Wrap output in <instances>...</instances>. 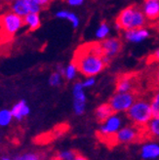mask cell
Segmentation results:
<instances>
[{
	"label": "cell",
	"mask_w": 159,
	"mask_h": 160,
	"mask_svg": "<svg viewBox=\"0 0 159 160\" xmlns=\"http://www.w3.org/2000/svg\"><path fill=\"white\" fill-rule=\"evenodd\" d=\"M72 62L76 65L78 72L89 77L101 73L111 61L105 57L101 42H90L77 48Z\"/></svg>",
	"instance_id": "cell-1"
},
{
	"label": "cell",
	"mask_w": 159,
	"mask_h": 160,
	"mask_svg": "<svg viewBox=\"0 0 159 160\" xmlns=\"http://www.w3.org/2000/svg\"><path fill=\"white\" fill-rule=\"evenodd\" d=\"M147 18L140 8L136 5L126 7L118 14L115 20V28L118 30H128L132 28H144Z\"/></svg>",
	"instance_id": "cell-2"
},
{
	"label": "cell",
	"mask_w": 159,
	"mask_h": 160,
	"mask_svg": "<svg viewBox=\"0 0 159 160\" xmlns=\"http://www.w3.org/2000/svg\"><path fill=\"white\" fill-rule=\"evenodd\" d=\"M126 114L132 124L141 129L145 128L153 117L150 102L145 99H137L132 107L126 111Z\"/></svg>",
	"instance_id": "cell-3"
},
{
	"label": "cell",
	"mask_w": 159,
	"mask_h": 160,
	"mask_svg": "<svg viewBox=\"0 0 159 160\" xmlns=\"http://www.w3.org/2000/svg\"><path fill=\"white\" fill-rule=\"evenodd\" d=\"M25 26L23 18L10 11L0 17V28L5 37H12Z\"/></svg>",
	"instance_id": "cell-4"
},
{
	"label": "cell",
	"mask_w": 159,
	"mask_h": 160,
	"mask_svg": "<svg viewBox=\"0 0 159 160\" xmlns=\"http://www.w3.org/2000/svg\"><path fill=\"white\" fill-rule=\"evenodd\" d=\"M142 129L135 126H125L121 127L119 131L113 136L110 143L111 145H129L138 142L139 138H142Z\"/></svg>",
	"instance_id": "cell-5"
},
{
	"label": "cell",
	"mask_w": 159,
	"mask_h": 160,
	"mask_svg": "<svg viewBox=\"0 0 159 160\" xmlns=\"http://www.w3.org/2000/svg\"><path fill=\"white\" fill-rule=\"evenodd\" d=\"M137 98V92H126V93H115L108 101L111 108L114 113L126 112Z\"/></svg>",
	"instance_id": "cell-6"
},
{
	"label": "cell",
	"mask_w": 159,
	"mask_h": 160,
	"mask_svg": "<svg viewBox=\"0 0 159 160\" xmlns=\"http://www.w3.org/2000/svg\"><path fill=\"white\" fill-rule=\"evenodd\" d=\"M122 126V119L117 115V113H113L109 116L105 122L101 123V126L98 131V136L101 139H105L106 141L112 140L113 136L119 131Z\"/></svg>",
	"instance_id": "cell-7"
},
{
	"label": "cell",
	"mask_w": 159,
	"mask_h": 160,
	"mask_svg": "<svg viewBox=\"0 0 159 160\" xmlns=\"http://www.w3.org/2000/svg\"><path fill=\"white\" fill-rule=\"evenodd\" d=\"M82 81H76L72 87L73 95V111L76 115H82L86 109V94Z\"/></svg>",
	"instance_id": "cell-8"
},
{
	"label": "cell",
	"mask_w": 159,
	"mask_h": 160,
	"mask_svg": "<svg viewBox=\"0 0 159 160\" xmlns=\"http://www.w3.org/2000/svg\"><path fill=\"white\" fill-rule=\"evenodd\" d=\"M101 45L105 57L110 61L116 57L122 50V41L116 37H110L102 40Z\"/></svg>",
	"instance_id": "cell-9"
},
{
	"label": "cell",
	"mask_w": 159,
	"mask_h": 160,
	"mask_svg": "<svg viewBox=\"0 0 159 160\" xmlns=\"http://www.w3.org/2000/svg\"><path fill=\"white\" fill-rule=\"evenodd\" d=\"M136 75L135 74H121L115 82L116 93L137 92L136 90Z\"/></svg>",
	"instance_id": "cell-10"
},
{
	"label": "cell",
	"mask_w": 159,
	"mask_h": 160,
	"mask_svg": "<svg viewBox=\"0 0 159 160\" xmlns=\"http://www.w3.org/2000/svg\"><path fill=\"white\" fill-rule=\"evenodd\" d=\"M140 156L142 160H155L159 158V143L147 142L141 147Z\"/></svg>",
	"instance_id": "cell-11"
},
{
	"label": "cell",
	"mask_w": 159,
	"mask_h": 160,
	"mask_svg": "<svg viewBox=\"0 0 159 160\" xmlns=\"http://www.w3.org/2000/svg\"><path fill=\"white\" fill-rule=\"evenodd\" d=\"M149 36V31L145 28H132L125 30L124 32V38L128 42L132 43H141Z\"/></svg>",
	"instance_id": "cell-12"
},
{
	"label": "cell",
	"mask_w": 159,
	"mask_h": 160,
	"mask_svg": "<svg viewBox=\"0 0 159 160\" xmlns=\"http://www.w3.org/2000/svg\"><path fill=\"white\" fill-rule=\"evenodd\" d=\"M147 20L154 22L159 19V0H144L142 7Z\"/></svg>",
	"instance_id": "cell-13"
},
{
	"label": "cell",
	"mask_w": 159,
	"mask_h": 160,
	"mask_svg": "<svg viewBox=\"0 0 159 160\" xmlns=\"http://www.w3.org/2000/svg\"><path fill=\"white\" fill-rule=\"evenodd\" d=\"M11 112L15 119L22 120L30 113V108L25 100H21L13 106Z\"/></svg>",
	"instance_id": "cell-14"
},
{
	"label": "cell",
	"mask_w": 159,
	"mask_h": 160,
	"mask_svg": "<svg viewBox=\"0 0 159 160\" xmlns=\"http://www.w3.org/2000/svg\"><path fill=\"white\" fill-rule=\"evenodd\" d=\"M142 134L148 137V139L159 140V116L150 119L145 128H142Z\"/></svg>",
	"instance_id": "cell-15"
},
{
	"label": "cell",
	"mask_w": 159,
	"mask_h": 160,
	"mask_svg": "<svg viewBox=\"0 0 159 160\" xmlns=\"http://www.w3.org/2000/svg\"><path fill=\"white\" fill-rule=\"evenodd\" d=\"M23 25L30 31L38 29L41 26V18L39 13H28L26 15L23 17Z\"/></svg>",
	"instance_id": "cell-16"
},
{
	"label": "cell",
	"mask_w": 159,
	"mask_h": 160,
	"mask_svg": "<svg viewBox=\"0 0 159 160\" xmlns=\"http://www.w3.org/2000/svg\"><path fill=\"white\" fill-rule=\"evenodd\" d=\"M114 113L113 109L111 108L110 105L108 102H106V103H102L100 105L96 110H95V116H96V119L99 123H102L105 122L106 120L111 116Z\"/></svg>",
	"instance_id": "cell-17"
},
{
	"label": "cell",
	"mask_w": 159,
	"mask_h": 160,
	"mask_svg": "<svg viewBox=\"0 0 159 160\" xmlns=\"http://www.w3.org/2000/svg\"><path fill=\"white\" fill-rule=\"evenodd\" d=\"M55 16H56V18H58V19L68 21L74 29L78 28L79 25H80V20H79L78 16L73 12H69L67 10H60L56 13Z\"/></svg>",
	"instance_id": "cell-18"
},
{
	"label": "cell",
	"mask_w": 159,
	"mask_h": 160,
	"mask_svg": "<svg viewBox=\"0 0 159 160\" xmlns=\"http://www.w3.org/2000/svg\"><path fill=\"white\" fill-rule=\"evenodd\" d=\"M10 7L12 12L21 16L22 18L29 13L26 0H12Z\"/></svg>",
	"instance_id": "cell-19"
},
{
	"label": "cell",
	"mask_w": 159,
	"mask_h": 160,
	"mask_svg": "<svg viewBox=\"0 0 159 160\" xmlns=\"http://www.w3.org/2000/svg\"><path fill=\"white\" fill-rule=\"evenodd\" d=\"M77 72H78V68L76 67L75 63L71 61L68 65L65 68V73H63V77H65L67 80L70 81V80H73L76 75H77Z\"/></svg>",
	"instance_id": "cell-20"
},
{
	"label": "cell",
	"mask_w": 159,
	"mask_h": 160,
	"mask_svg": "<svg viewBox=\"0 0 159 160\" xmlns=\"http://www.w3.org/2000/svg\"><path fill=\"white\" fill-rule=\"evenodd\" d=\"M13 114L11 112V109H1L0 110V126L6 127L9 125L13 120Z\"/></svg>",
	"instance_id": "cell-21"
},
{
	"label": "cell",
	"mask_w": 159,
	"mask_h": 160,
	"mask_svg": "<svg viewBox=\"0 0 159 160\" xmlns=\"http://www.w3.org/2000/svg\"><path fill=\"white\" fill-rule=\"evenodd\" d=\"M110 28L108 27V25L106 22H101V25L99 26V28L96 30V38L99 40H104L107 37V35L109 34Z\"/></svg>",
	"instance_id": "cell-22"
},
{
	"label": "cell",
	"mask_w": 159,
	"mask_h": 160,
	"mask_svg": "<svg viewBox=\"0 0 159 160\" xmlns=\"http://www.w3.org/2000/svg\"><path fill=\"white\" fill-rule=\"evenodd\" d=\"M62 75L58 72L57 70L54 71V72H52L49 76V79H48V83L50 86L52 87H59L62 85Z\"/></svg>",
	"instance_id": "cell-23"
},
{
	"label": "cell",
	"mask_w": 159,
	"mask_h": 160,
	"mask_svg": "<svg viewBox=\"0 0 159 160\" xmlns=\"http://www.w3.org/2000/svg\"><path fill=\"white\" fill-rule=\"evenodd\" d=\"M29 13H40L44 8L39 0H26Z\"/></svg>",
	"instance_id": "cell-24"
},
{
	"label": "cell",
	"mask_w": 159,
	"mask_h": 160,
	"mask_svg": "<svg viewBox=\"0 0 159 160\" xmlns=\"http://www.w3.org/2000/svg\"><path fill=\"white\" fill-rule=\"evenodd\" d=\"M150 107H152L153 117H158L159 116V90L152 98V101H150Z\"/></svg>",
	"instance_id": "cell-25"
},
{
	"label": "cell",
	"mask_w": 159,
	"mask_h": 160,
	"mask_svg": "<svg viewBox=\"0 0 159 160\" xmlns=\"http://www.w3.org/2000/svg\"><path fill=\"white\" fill-rule=\"evenodd\" d=\"M77 153L73 150H62L58 154L59 160H74Z\"/></svg>",
	"instance_id": "cell-26"
},
{
	"label": "cell",
	"mask_w": 159,
	"mask_h": 160,
	"mask_svg": "<svg viewBox=\"0 0 159 160\" xmlns=\"http://www.w3.org/2000/svg\"><path fill=\"white\" fill-rule=\"evenodd\" d=\"M147 62L148 65H150V63H159V48L157 50H155L152 55H149Z\"/></svg>",
	"instance_id": "cell-27"
},
{
	"label": "cell",
	"mask_w": 159,
	"mask_h": 160,
	"mask_svg": "<svg viewBox=\"0 0 159 160\" xmlns=\"http://www.w3.org/2000/svg\"><path fill=\"white\" fill-rule=\"evenodd\" d=\"M82 84H83L84 88H91V87H93L95 84H96V79H95V76L86 77L82 81Z\"/></svg>",
	"instance_id": "cell-28"
},
{
	"label": "cell",
	"mask_w": 159,
	"mask_h": 160,
	"mask_svg": "<svg viewBox=\"0 0 159 160\" xmlns=\"http://www.w3.org/2000/svg\"><path fill=\"white\" fill-rule=\"evenodd\" d=\"M15 160H39L38 156L33 153H27L21 156H18Z\"/></svg>",
	"instance_id": "cell-29"
},
{
	"label": "cell",
	"mask_w": 159,
	"mask_h": 160,
	"mask_svg": "<svg viewBox=\"0 0 159 160\" xmlns=\"http://www.w3.org/2000/svg\"><path fill=\"white\" fill-rule=\"evenodd\" d=\"M67 2L71 7H78L83 4L85 2V0H67Z\"/></svg>",
	"instance_id": "cell-30"
},
{
	"label": "cell",
	"mask_w": 159,
	"mask_h": 160,
	"mask_svg": "<svg viewBox=\"0 0 159 160\" xmlns=\"http://www.w3.org/2000/svg\"><path fill=\"white\" fill-rule=\"evenodd\" d=\"M153 83L156 87L159 88V68L156 69V71L154 72V77H153Z\"/></svg>",
	"instance_id": "cell-31"
},
{
	"label": "cell",
	"mask_w": 159,
	"mask_h": 160,
	"mask_svg": "<svg viewBox=\"0 0 159 160\" xmlns=\"http://www.w3.org/2000/svg\"><path fill=\"white\" fill-rule=\"evenodd\" d=\"M65 68H66V67H63L62 65H58L57 68H56V70H57L58 72H60L63 76V73H65Z\"/></svg>",
	"instance_id": "cell-32"
},
{
	"label": "cell",
	"mask_w": 159,
	"mask_h": 160,
	"mask_svg": "<svg viewBox=\"0 0 159 160\" xmlns=\"http://www.w3.org/2000/svg\"><path fill=\"white\" fill-rule=\"evenodd\" d=\"M39 1H40V4L42 5V7L45 8L52 2V0H39Z\"/></svg>",
	"instance_id": "cell-33"
},
{
	"label": "cell",
	"mask_w": 159,
	"mask_h": 160,
	"mask_svg": "<svg viewBox=\"0 0 159 160\" xmlns=\"http://www.w3.org/2000/svg\"><path fill=\"white\" fill-rule=\"evenodd\" d=\"M74 160H88V159L84 156H82V155H80V154H77L76 157L74 158Z\"/></svg>",
	"instance_id": "cell-34"
},
{
	"label": "cell",
	"mask_w": 159,
	"mask_h": 160,
	"mask_svg": "<svg viewBox=\"0 0 159 160\" xmlns=\"http://www.w3.org/2000/svg\"><path fill=\"white\" fill-rule=\"evenodd\" d=\"M2 160H12V159H10V158H7V157H3V158H2Z\"/></svg>",
	"instance_id": "cell-35"
}]
</instances>
